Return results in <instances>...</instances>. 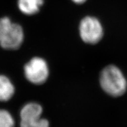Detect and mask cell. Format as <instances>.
<instances>
[{
  "label": "cell",
  "instance_id": "7a4b0ae2",
  "mask_svg": "<svg viewBox=\"0 0 127 127\" xmlns=\"http://www.w3.org/2000/svg\"><path fill=\"white\" fill-rule=\"evenodd\" d=\"M24 39L23 28L7 17L0 18V46L5 50L18 49Z\"/></svg>",
  "mask_w": 127,
  "mask_h": 127
},
{
  "label": "cell",
  "instance_id": "ba28073f",
  "mask_svg": "<svg viewBox=\"0 0 127 127\" xmlns=\"http://www.w3.org/2000/svg\"><path fill=\"white\" fill-rule=\"evenodd\" d=\"M48 121L42 117L21 121L20 127H49Z\"/></svg>",
  "mask_w": 127,
  "mask_h": 127
},
{
  "label": "cell",
  "instance_id": "6da1fadb",
  "mask_svg": "<svg viewBox=\"0 0 127 127\" xmlns=\"http://www.w3.org/2000/svg\"><path fill=\"white\" fill-rule=\"evenodd\" d=\"M99 82L102 90L112 96H119L125 93L126 79L119 68L113 65L106 66L100 74Z\"/></svg>",
  "mask_w": 127,
  "mask_h": 127
},
{
  "label": "cell",
  "instance_id": "3957f363",
  "mask_svg": "<svg viewBox=\"0 0 127 127\" xmlns=\"http://www.w3.org/2000/svg\"><path fill=\"white\" fill-rule=\"evenodd\" d=\"M24 71L27 79L35 85L44 84L49 76L48 65L41 57H34L30 60L25 65Z\"/></svg>",
  "mask_w": 127,
  "mask_h": 127
},
{
  "label": "cell",
  "instance_id": "5b68a950",
  "mask_svg": "<svg viewBox=\"0 0 127 127\" xmlns=\"http://www.w3.org/2000/svg\"><path fill=\"white\" fill-rule=\"evenodd\" d=\"M44 2V0H17V7L23 14L33 15L40 11Z\"/></svg>",
  "mask_w": 127,
  "mask_h": 127
},
{
  "label": "cell",
  "instance_id": "277c9868",
  "mask_svg": "<svg viewBox=\"0 0 127 127\" xmlns=\"http://www.w3.org/2000/svg\"><path fill=\"white\" fill-rule=\"evenodd\" d=\"M79 30L82 41L90 44L98 43L104 35L101 23L97 18L91 16L82 18L79 24Z\"/></svg>",
  "mask_w": 127,
  "mask_h": 127
},
{
  "label": "cell",
  "instance_id": "8992f818",
  "mask_svg": "<svg viewBox=\"0 0 127 127\" xmlns=\"http://www.w3.org/2000/svg\"><path fill=\"white\" fill-rule=\"evenodd\" d=\"M43 109L40 104L36 102H29L25 104L20 111L21 120H27L32 118H40Z\"/></svg>",
  "mask_w": 127,
  "mask_h": 127
},
{
  "label": "cell",
  "instance_id": "52a82bcc",
  "mask_svg": "<svg viewBox=\"0 0 127 127\" xmlns=\"http://www.w3.org/2000/svg\"><path fill=\"white\" fill-rule=\"evenodd\" d=\"M15 93L13 84L8 78L0 75V101L5 102L11 99Z\"/></svg>",
  "mask_w": 127,
  "mask_h": 127
},
{
  "label": "cell",
  "instance_id": "30bf717a",
  "mask_svg": "<svg viewBox=\"0 0 127 127\" xmlns=\"http://www.w3.org/2000/svg\"><path fill=\"white\" fill-rule=\"evenodd\" d=\"M75 4H84V2H85L87 0H72Z\"/></svg>",
  "mask_w": 127,
  "mask_h": 127
},
{
  "label": "cell",
  "instance_id": "9c48e42d",
  "mask_svg": "<svg viewBox=\"0 0 127 127\" xmlns=\"http://www.w3.org/2000/svg\"><path fill=\"white\" fill-rule=\"evenodd\" d=\"M15 121L8 111L0 109V127H14Z\"/></svg>",
  "mask_w": 127,
  "mask_h": 127
}]
</instances>
